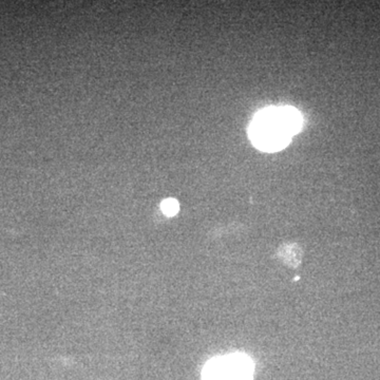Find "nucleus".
<instances>
[{
  "instance_id": "obj_1",
  "label": "nucleus",
  "mask_w": 380,
  "mask_h": 380,
  "mask_svg": "<svg viewBox=\"0 0 380 380\" xmlns=\"http://www.w3.org/2000/svg\"><path fill=\"white\" fill-rule=\"evenodd\" d=\"M302 126V118L291 107L267 108L253 119L250 136L259 149L277 151L286 146Z\"/></svg>"
},
{
  "instance_id": "obj_2",
  "label": "nucleus",
  "mask_w": 380,
  "mask_h": 380,
  "mask_svg": "<svg viewBox=\"0 0 380 380\" xmlns=\"http://www.w3.org/2000/svg\"><path fill=\"white\" fill-rule=\"evenodd\" d=\"M227 380H251L254 365L250 357L243 354H231L224 357Z\"/></svg>"
},
{
  "instance_id": "obj_3",
  "label": "nucleus",
  "mask_w": 380,
  "mask_h": 380,
  "mask_svg": "<svg viewBox=\"0 0 380 380\" xmlns=\"http://www.w3.org/2000/svg\"><path fill=\"white\" fill-rule=\"evenodd\" d=\"M203 380H227L224 357H215L210 359L203 369Z\"/></svg>"
},
{
  "instance_id": "obj_4",
  "label": "nucleus",
  "mask_w": 380,
  "mask_h": 380,
  "mask_svg": "<svg viewBox=\"0 0 380 380\" xmlns=\"http://www.w3.org/2000/svg\"><path fill=\"white\" fill-rule=\"evenodd\" d=\"M278 255H279V259L286 265L296 267L300 264L302 252L297 244H284L278 251Z\"/></svg>"
},
{
  "instance_id": "obj_5",
  "label": "nucleus",
  "mask_w": 380,
  "mask_h": 380,
  "mask_svg": "<svg viewBox=\"0 0 380 380\" xmlns=\"http://www.w3.org/2000/svg\"><path fill=\"white\" fill-rule=\"evenodd\" d=\"M160 208H162V211L166 216L172 217L178 214L179 203L174 199H166L160 204Z\"/></svg>"
}]
</instances>
